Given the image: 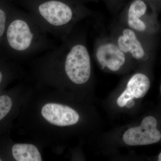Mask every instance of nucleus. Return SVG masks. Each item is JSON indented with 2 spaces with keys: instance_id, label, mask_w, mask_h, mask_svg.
I'll use <instances>...</instances> for the list:
<instances>
[{
  "instance_id": "obj_8",
  "label": "nucleus",
  "mask_w": 161,
  "mask_h": 161,
  "mask_svg": "<svg viewBox=\"0 0 161 161\" xmlns=\"http://www.w3.org/2000/svg\"><path fill=\"white\" fill-rule=\"evenodd\" d=\"M41 114L50 124L59 127L73 125L79 119V114L75 110L58 103L46 104L42 108Z\"/></svg>"
},
{
  "instance_id": "obj_12",
  "label": "nucleus",
  "mask_w": 161,
  "mask_h": 161,
  "mask_svg": "<svg viewBox=\"0 0 161 161\" xmlns=\"http://www.w3.org/2000/svg\"><path fill=\"white\" fill-rule=\"evenodd\" d=\"M85 3L94 0H84ZM106 5L110 11L116 13L122 9L126 4V0H102Z\"/></svg>"
},
{
  "instance_id": "obj_18",
  "label": "nucleus",
  "mask_w": 161,
  "mask_h": 161,
  "mask_svg": "<svg viewBox=\"0 0 161 161\" xmlns=\"http://www.w3.org/2000/svg\"><path fill=\"white\" fill-rule=\"evenodd\" d=\"M2 161V160L1 159H0V161Z\"/></svg>"
},
{
  "instance_id": "obj_4",
  "label": "nucleus",
  "mask_w": 161,
  "mask_h": 161,
  "mask_svg": "<svg viewBox=\"0 0 161 161\" xmlns=\"http://www.w3.org/2000/svg\"><path fill=\"white\" fill-rule=\"evenodd\" d=\"M94 56L103 69L113 73L123 70L134 61L119 48L111 36L97 39L94 44Z\"/></svg>"
},
{
  "instance_id": "obj_3",
  "label": "nucleus",
  "mask_w": 161,
  "mask_h": 161,
  "mask_svg": "<svg viewBox=\"0 0 161 161\" xmlns=\"http://www.w3.org/2000/svg\"><path fill=\"white\" fill-rule=\"evenodd\" d=\"M11 19L5 33L12 52L25 57L46 52L56 46L49 34L28 12L16 10Z\"/></svg>"
},
{
  "instance_id": "obj_11",
  "label": "nucleus",
  "mask_w": 161,
  "mask_h": 161,
  "mask_svg": "<svg viewBox=\"0 0 161 161\" xmlns=\"http://www.w3.org/2000/svg\"><path fill=\"white\" fill-rule=\"evenodd\" d=\"M12 106V101L7 95L0 96V121L9 113Z\"/></svg>"
},
{
  "instance_id": "obj_16",
  "label": "nucleus",
  "mask_w": 161,
  "mask_h": 161,
  "mask_svg": "<svg viewBox=\"0 0 161 161\" xmlns=\"http://www.w3.org/2000/svg\"><path fill=\"white\" fill-rule=\"evenodd\" d=\"M146 2H150V1H155V0H145Z\"/></svg>"
},
{
  "instance_id": "obj_5",
  "label": "nucleus",
  "mask_w": 161,
  "mask_h": 161,
  "mask_svg": "<svg viewBox=\"0 0 161 161\" xmlns=\"http://www.w3.org/2000/svg\"><path fill=\"white\" fill-rule=\"evenodd\" d=\"M122 50L133 61L146 62L150 58L146 35L117 22L112 26L110 35Z\"/></svg>"
},
{
  "instance_id": "obj_7",
  "label": "nucleus",
  "mask_w": 161,
  "mask_h": 161,
  "mask_svg": "<svg viewBox=\"0 0 161 161\" xmlns=\"http://www.w3.org/2000/svg\"><path fill=\"white\" fill-rule=\"evenodd\" d=\"M148 6L145 0H130L122 8L119 23L144 35L148 34L151 28Z\"/></svg>"
},
{
  "instance_id": "obj_6",
  "label": "nucleus",
  "mask_w": 161,
  "mask_h": 161,
  "mask_svg": "<svg viewBox=\"0 0 161 161\" xmlns=\"http://www.w3.org/2000/svg\"><path fill=\"white\" fill-rule=\"evenodd\" d=\"M123 140L130 146H146L161 142V115L145 116L139 126L125 132Z\"/></svg>"
},
{
  "instance_id": "obj_17",
  "label": "nucleus",
  "mask_w": 161,
  "mask_h": 161,
  "mask_svg": "<svg viewBox=\"0 0 161 161\" xmlns=\"http://www.w3.org/2000/svg\"><path fill=\"white\" fill-rule=\"evenodd\" d=\"M160 92H161V86H160Z\"/></svg>"
},
{
  "instance_id": "obj_1",
  "label": "nucleus",
  "mask_w": 161,
  "mask_h": 161,
  "mask_svg": "<svg viewBox=\"0 0 161 161\" xmlns=\"http://www.w3.org/2000/svg\"><path fill=\"white\" fill-rule=\"evenodd\" d=\"M25 10L49 34L60 41L67 37L80 21L95 17L84 0H19Z\"/></svg>"
},
{
  "instance_id": "obj_13",
  "label": "nucleus",
  "mask_w": 161,
  "mask_h": 161,
  "mask_svg": "<svg viewBox=\"0 0 161 161\" xmlns=\"http://www.w3.org/2000/svg\"><path fill=\"white\" fill-rule=\"evenodd\" d=\"M7 15L3 7H0V39L3 37L6 30Z\"/></svg>"
},
{
  "instance_id": "obj_2",
  "label": "nucleus",
  "mask_w": 161,
  "mask_h": 161,
  "mask_svg": "<svg viewBox=\"0 0 161 161\" xmlns=\"http://www.w3.org/2000/svg\"><path fill=\"white\" fill-rule=\"evenodd\" d=\"M61 42L47 51L42 60L62 67L64 75L72 83H87L92 75V64L85 36L74 30Z\"/></svg>"
},
{
  "instance_id": "obj_10",
  "label": "nucleus",
  "mask_w": 161,
  "mask_h": 161,
  "mask_svg": "<svg viewBox=\"0 0 161 161\" xmlns=\"http://www.w3.org/2000/svg\"><path fill=\"white\" fill-rule=\"evenodd\" d=\"M12 152L13 157L17 161L42 160L37 148L32 144H15L12 149Z\"/></svg>"
},
{
  "instance_id": "obj_9",
  "label": "nucleus",
  "mask_w": 161,
  "mask_h": 161,
  "mask_svg": "<svg viewBox=\"0 0 161 161\" xmlns=\"http://www.w3.org/2000/svg\"><path fill=\"white\" fill-rule=\"evenodd\" d=\"M150 85L151 81L148 75L142 72L135 73L129 79L125 89L117 98V105L124 108L134 98H144Z\"/></svg>"
},
{
  "instance_id": "obj_15",
  "label": "nucleus",
  "mask_w": 161,
  "mask_h": 161,
  "mask_svg": "<svg viewBox=\"0 0 161 161\" xmlns=\"http://www.w3.org/2000/svg\"><path fill=\"white\" fill-rule=\"evenodd\" d=\"M158 161H161V152L159 153L158 155L157 158Z\"/></svg>"
},
{
  "instance_id": "obj_14",
  "label": "nucleus",
  "mask_w": 161,
  "mask_h": 161,
  "mask_svg": "<svg viewBox=\"0 0 161 161\" xmlns=\"http://www.w3.org/2000/svg\"><path fill=\"white\" fill-rule=\"evenodd\" d=\"M3 73H2V72H1V70H0V85H1V83H2V80H3Z\"/></svg>"
}]
</instances>
